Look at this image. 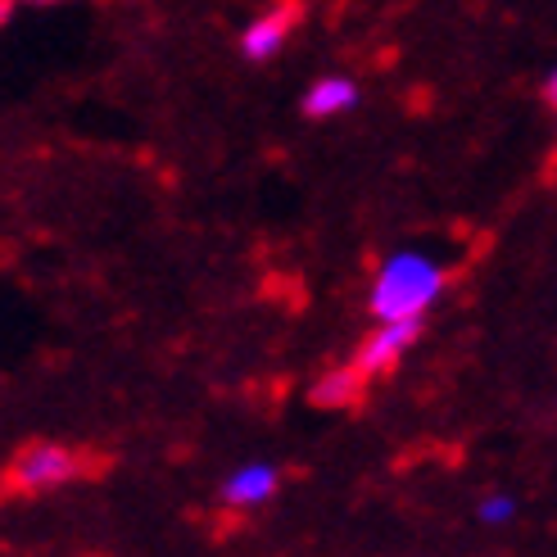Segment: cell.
Returning a JSON list of instances; mask_svg holds the SVG:
<instances>
[{
    "label": "cell",
    "mask_w": 557,
    "mask_h": 557,
    "mask_svg": "<svg viewBox=\"0 0 557 557\" xmlns=\"http://www.w3.org/2000/svg\"><path fill=\"white\" fill-rule=\"evenodd\" d=\"M422 336V318H404V322H376V331L354 349V368L363 372L368 381L372 376H385L389 368L399 363V358L417 345Z\"/></svg>",
    "instance_id": "cell-3"
},
{
    "label": "cell",
    "mask_w": 557,
    "mask_h": 557,
    "mask_svg": "<svg viewBox=\"0 0 557 557\" xmlns=\"http://www.w3.org/2000/svg\"><path fill=\"white\" fill-rule=\"evenodd\" d=\"M363 372H358L354 363L349 368H336V372H326V376H318L313 381V389H309V399L318 404V408H354L358 399H363Z\"/></svg>",
    "instance_id": "cell-7"
},
{
    "label": "cell",
    "mask_w": 557,
    "mask_h": 557,
    "mask_svg": "<svg viewBox=\"0 0 557 557\" xmlns=\"http://www.w3.org/2000/svg\"><path fill=\"white\" fill-rule=\"evenodd\" d=\"M449 272L444 263H435L431 255H417V249H399L389 255L372 282V313L376 322H404V318H422L431 309V299L444 290Z\"/></svg>",
    "instance_id": "cell-1"
},
{
    "label": "cell",
    "mask_w": 557,
    "mask_h": 557,
    "mask_svg": "<svg viewBox=\"0 0 557 557\" xmlns=\"http://www.w3.org/2000/svg\"><path fill=\"white\" fill-rule=\"evenodd\" d=\"M295 23H299V5H295V0H286V5H276L268 14H259L240 33V54H245V60H272V54L286 46Z\"/></svg>",
    "instance_id": "cell-4"
},
{
    "label": "cell",
    "mask_w": 557,
    "mask_h": 557,
    "mask_svg": "<svg viewBox=\"0 0 557 557\" xmlns=\"http://www.w3.org/2000/svg\"><path fill=\"white\" fill-rule=\"evenodd\" d=\"M82 471H87V458L73 454L69 444H27V449H18L5 467V485L10 494H46V490H60L69 481H77Z\"/></svg>",
    "instance_id": "cell-2"
},
{
    "label": "cell",
    "mask_w": 557,
    "mask_h": 557,
    "mask_svg": "<svg viewBox=\"0 0 557 557\" xmlns=\"http://www.w3.org/2000/svg\"><path fill=\"white\" fill-rule=\"evenodd\" d=\"M282 476H276V467L268 462H249V467H236L227 481H222V504L227 508H259L276 494Z\"/></svg>",
    "instance_id": "cell-5"
},
{
    "label": "cell",
    "mask_w": 557,
    "mask_h": 557,
    "mask_svg": "<svg viewBox=\"0 0 557 557\" xmlns=\"http://www.w3.org/2000/svg\"><path fill=\"white\" fill-rule=\"evenodd\" d=\"M544 91H548V104H553V109H557V69H553V73H548V82H544Z\"/></svg>",
    "instance_id": "cell-9"
},
{
    "label": "cell",
    "mask_w": 557,
    "mask_h": 557,
    "mask_svg": "<svg viewBox=\"0 0 557 557\" xmlns=\"http://www.w3.org/2000/svg\"><path fill=\"white\" fill-rule=\"evenodd\" d=\"M14 5V0H5V10ZM18 5H60V0H18Z\"/></svg>",
    "instance_id": "cell-10"
},
{
    "label": "cell",
    "mask_w": 557,
    "mask_h": 557,
    "mask_svg": "<svg viewBox=\"0 0 557 557\" xmlns=\"http://www.w3.org/2000/svg\"><path fill=\"white\" fill-rule=\"evenodd\" d=\"M354 104H358L354 82L341 77V73H326V77H318L309 87V96H304V114H309V119H336V114H345V109H354Z\"/></svg>",
    "instance_id": "cell-6"
},
{
    "label": "cell",
    "mask_w": 557,
    "mask_h": 557,
    "mask_svg": "<svg viewBox=\"0 0 557 557\" xmlns=\"http://www.w3.org/2000/svg\"><path fill=\"white\" fill-rule=\"evenodd\" d=\"M476 512H481V521H490V525H504V521L517 512V504H512V494H485Z\"/></svg>",
    "instance_id": "cell-8"
}]
</instances>
